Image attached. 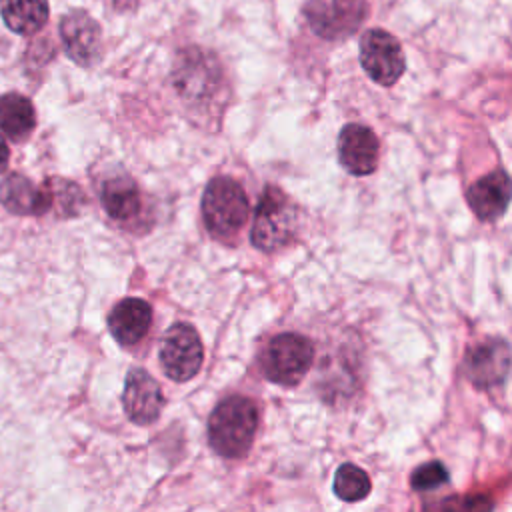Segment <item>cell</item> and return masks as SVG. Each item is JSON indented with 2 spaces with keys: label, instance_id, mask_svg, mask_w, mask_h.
Returning a JSON list of instances; mask_svg holds the SVG:
<instances>
[{
  "label": "cell",
  "instance_id": "obj_1",
  "mask_svg": "<svg viewBox=\"0 0 512 512\" xmlns=\"http://www.w3.org/2000/svg\"><path fill=\"white\" fill-rule=\"evenodd\" d=\"M258 428L256 404L240 394L226 396L208 418V442L222 458H242L252 448Z\"/></svg>",
  "mask_w": 512,
  "mask_h": 512
},
{
  "label": "cell",
  "instance_id": "obj_2",
  "mask_svg": "<svg viewBox=\"0 0 512 512\" xmlns=\"http://www.w3.org/2000/svg\"><path fill=\"white\" fill-rule=\"evenodd\" d=\"M250 204L244 188L230 176H214L202 194V218L216 240H232L244 226Z\"/></svg>",
  "mask_w": 512,
  "mask_h": 512
},
{
  "label": "cell",
  "instance_id": "obj_3",
  "mask_svg": "<svg viewBox=\"0 0 512 512\" xmlns=\"http://www.w3.org/2000/svg\"><path fill=\"white\" fill-rule=\"evenodd\" d=\"M298 208L276 184H268L258 200L250 230L252 244L262 252H276L294 240Z\"/></svg>",
  "mask_w": 512,
  "mask_h": 512
},
{
  "label": "cell",
  "instance_id": "obj_4",
  "mask_svg": "<svg viewBox=\"0 0 512 512\" xmlns=\"http://www.w3.org/2000/svg\"><path fill=\"white\" fill-rule=\"evenodd\" d=\"M312 360V342L302 334L284 332L266 344L260 356V370L266 380L278 386H296L310 370Z\"/></svg>",
  "mask_w": 512,
  "mask_h": 512
},
{
  "label": "cell",
  "instance_id": "obj_5",
  "mask_svg": "<svg viewBox=\"0 0 512 512\" xmlns=\"http://www.w3.org/2000/svg\"><path fill=\"white\" fill-rule=\"evenodd\" d=\"M158 360L170 380H192L204 362V348L196 328L184 322L172 324L158 344Z\"/></svg>",
  "mask_w": 512,
  "mask_h": 512
},
{
  "label": "cell",
  "instance_id": "obj_6",
  "mask_svg": "<svg viewBox=\"0 0 512 512\" xmlns=\"http://www.w3.org/2000/svg\"><path fill=\"white\" fill-rule=\"evenodd\" d=\"M304 16L312 32L324 40H342L354 34L366 18L364 0H308Z\"/></svg>",
  "mask_w": 512,
  "mask_h": 512
},
{
  "label": "cell",
  "instance_id": "obj_7",
  "mask_svg": "<svg viewBox=\"0 0 512 512\" xmlns=\"http://www.w3.org/2000/svg\"><path fill=\"white\" fill-rule=\"evenodd\" d=\"M360 64L364 72L380 86L396 84L406 68L400 42L380 28H372L362 34Z\"/></svg>",
  "mask_w": 512,
  "mask_h": 512
},
{
  "label": "cell",
  "instance_id": "obj_8",
  "mask_svg": "<svg viewBox=\"0 0 512 512\" xmlns=\"http://www.w3.org/2000/svg\"><path fill=\"white\" fill-rule=\"evenodd\" d=\"M510 368V348L506 340L488 338L472 346L464 356V372L468 380L482 390L500 386Z\"/></svg>",
  "mask_w": 512,
  "mask_h": 512
},
{
  "label": "cell",
  "instance_id": "obj_9",
  "mask_svg": "<svg viewBox=\"0 0 512 512\" xmlns=\"http://www.w3.org/2000/svg\"><path fill=\"white\" fill-rule=\"evenodd\" d=\"M122 408L128 420L138 426L156 422L164 408L160 384L142 368L128 370L122 390Z\"/></svg>",
  "mask_w": 512,
  "mask_h": 512
},
{
  "label": "cell",
  "instance_id": "obj_10",
  "mask_svg": "<svg viewBox=\"0 0 512 512\" xmlns=\"http://www.w3.org/2000/svg\"><path fill=\"white\" fill-rule=\"evenodd\" d=\"M60 38L70 60L94 66L102 56L100 24L84 10H72L60 20Z\"/></svg>",
  "mask_w": 512,
  "mask_h": 512
},
{
  "label": "cell",
  "instance_id": "obj_11",
  "mask_svg": "<svg viewBox=\"0 0 512 512\" xmlns=\"http://www.w3.org/2000/svg\"><path fill=\"white\" fill-rule=\"evenodd\" d=\"M380 142L372 128L346 124L338 134V160L352 176H368L376 170Z\"/></svg>",
  "mask_w": 512,
  "mask_h": 512
},
{
  "label": "cell",
  "instance_id": "obj_12",
  "mask_svg": "<svg viewBox=\"0 0 512 512\" xmlns=\"http://www.w3.org/2000/svg\"><path fill=\"white\" fill-rule=\"evenodd\" d=\"M466 202L476 218L484 222L498 220L506 212L510 202V178L506 170H492L472 182L466 192Z\"/></svg>",
  "mask_w": 512,
  "mask_h": 512
},
{
  "label": "cell",
  "instance_id": "obj_13",
  "mask_svg": "<svg viewBox=\"0 0 512 512\" xmlns=\"http://www.w3.org/2000/svg\"><path fill=\"white\" fill-rule=\"evenodd\" d=\"M152 326V308L142 298H124L108 314V330L120 346L138 344Z\"/></svg>",
  "mask_w": 512,
  "mask_h": 512
},
{
  "label": "cell",
  "instance_id": "obj_14",
  "mask_svg": "<svg viewBox=\"0 0 512 512\" xmlns=\"http://www.w3.org/2000/svg\"><path fill=\"white\" fill-rule=\"evenodd\" d=\"M0 202L8 212L18 216H36L52 208V196H50L48 184L42 190L22 174H8L2 178Z\"/></svg>",
  "mask_w": 512,
  "mask_h": 512
},
{
  "label": "cell",
  "instance_id": "obj_15",
  "mask_svg": "<svg viewBox=\"0 0 512 512\" xmlns=\"http://www.w3.org/2000/svg\"><path fill=\"white\" fill-rule=\"evenodd\" d=\"M100 202L104 212L116 222H130L142 212V194L130 176H112L102 184Z\"/></svg>",
  "mask_w": 512,
  "mask_h": 512
},
{
  "label": "cell",
  "instance_id": "obj_16",
  "mask_svg": "<svg viewBox=\"0 0 512 512\" xmlns=\"http://www.w3.org/2000/svg\"><path fill=\"white\" fill-rule=\"evenodd\" d=\"M36 126V112L32 102L16 92L0 96V128L2 132L14 140H26Z\"/></svg>",
  "mask_w": 512,
  "mask_h": 512
},
{
  "label": "cell",
  "instance_id": "obj_17",
  "mask_svg": "<svg viewBox=\"0 0 512 512\" xmlns=\"http://www.w3.org/2000/svg\"><path fill=\"white\" fill-rule=\"evenodd\" d=\"M4 24L22 36L38 32L48 20V0H0Z\"/></svg>",
  "mask_w": 512,
  "mask_h": 512
},
{
  "label": "cell",
  "instance_id": "obj_18",
  "mask_svg": "<svg viewBox=\"0 0 512 512\" xmlns=\"http://www.w3.org/2000/svg\"><path fill=\"white\" fill-rule=\"evenodd\" d=\"M332 490L344 502H360L370 494L372 482H370V476L360 466L352 462H344L334 472Z\"/></svg>",
  "mask_w": 512,
  "mask_h": 512
},
{
  "label": "cell",
  "instance_id": "obj_19",
  "mask_svg": "<svg viewBox=\"0 0 512 512\" xmlns=\"http://www.w3.org/2000/svg\"><path fill=\"white\" fill-rule=\"evenodd\" d=\"M446 482H448V470L444 468V464L440 460L424 462L410 474V486H412V490H418V492L434 490Z\"/></svg>",
  "mask_w": 512,
  "mask_h": 512
},
{
  "label": "cell",
  "instance_id": "obj_20",
  "mask_svg": "<svg viewBox=\"0 0 512 512\" xmlns=\"http://www.w3.org/2000/svg\"><path fill=\"white\" fill-rule=\"evenodd\" d=\"M8 160H10V148L4 140V136L0 134V172H4L8 168Z\"/></svg>",
  "mask_w": 512,
  "mask_h": 512
}]
</instances>
